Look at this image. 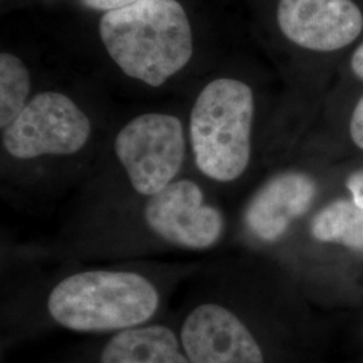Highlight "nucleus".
Listing matches in <instances>:
<instances>
[{
	"label": "nucleus",
	"instance_id": "f257e3e1",
	"mask_svg": "<svg viewBox=\"0 0 363 363\" xmlns=\"http://www.w3.org/2000/svg\"><path fill=\"white\" fill-rule=\"evenodd\" d=\"M21 277L7 281L6 312L34 316L69 331L115 334L159 319L205 261L38 262L22 259Z\"/></svg>",
	"mask_w": 363,
	"mask_h": 363
},
{
	"label": "nucleus",
	"instance_id": "f03ea898",
	"mask_svg": "<svg viewBox=\"0 0 363 363\" xmlns=\"http://www.w3.org/2000/svg\"><path fill=\"white\" fill-rule=\"evenodd\" d=\"M229 220L206 183L189 174L159 194L81 222H65L49 244L19 247L39 262H120L171 252H211Z\"/></svg>",
	"mask_w": 363,
	"mask_h": 363
},
{
	"label": "nucleus",
	"instance_id": "7ed1b4c3",
	"mask_svg": "<svg viewBox=\"0 0 363 363\" xmlns=\"http://www.w3.org/2000/svg\"><path fill=\"white\" fill-rule=\"evenodd\" d=\"M189 138L181 117L147 112L117 130L112 163L76 193L66 222H81L162 193L184 175Z\"/></svg>",
	"mask_w": 363,
	"mask_h": 363
},
{
	"label": "nucleus",
	"instance_id": "20e7f679",
	"mask_svg": "<svg viewBox=\"0 0 363 363\" xmlns=\"http://www.w3.org/2000/svg\"><path fill=\"white\" fill-rule=\"evenodd\" d=\"M105 50L124 74L159 88L193 55V33L177 0H140L103 15L99 25Z\"/></svg>",
	"mask_w": 363,
	"mask_h": 363
},
{
	"label": "nucleus",
	"instance_id": "39448f33",
	"mask_svg": "<svg viewBox=\"0 0 363 363\" xmlns=\"http://www.w3.org/2000/svg\"><path fill=\"white\" fill-rule=\"evenodd\" d=\"M255 113L253 91L240 79L217 78L198 93L189 116V151L196 177L213 193L247 174Z\"/></svg>",
	"mask_w": 363,
	"mask_h": 363
},
{
	"label": "nucleus",
	"instance_id": "423d86ee",
	"mask_svg": "<svg viewBox=\"0 0 363 363\" xmlns=\"http://www.w3.org/2000/svg\"><path fill=\"white\" fill-rule=\"evenodd\" d=\"M184 289L177 327L190 362L265 363L257 337L201 271Z\"/></svg>",
	"mask_w": 363,
	"mask_h": 363
},
{
	"label": "nucleus",
	"instance_id": "0eeeda50",
	"mask_svg": "<svg viewBox=\"0 0 363 363\" xmlns=\"http://www.w3.org/2000/svg\"><path fill=\"white\" fill-rule=\"evenodd\" d=\"M93 136L91 116L60 91H40L1 130V148L13 166L70 159L85 151Z\"/></svg>",
	"mask_w": 363,
	"mask_h": 363
},
{
	"label": "nucleus",
	"instance_id": "6e6552de",
	"mask_svg": "<svg viewBox=\"0 0 363 363\" xmlns=\"http://www.w3.org/2000/svg\"><path fill=\"white\" fill-rule=\"evenodd\" d=\"M318 183L308 172L286 169L264 182L241 213V230L247 241L261 247L283 242L310 210Z\"/></svg>",
	"mask_w": 363,
	"mask_h": 363
},
{
	"label": "nucleus",
	"instance_id": "1a4fd4ad",
	"mask_svg": "<svg viewBox=\"0 0 363 363\" xmlns=\"http://www.w3.org/2000/svg\"><path fill=\"white\" fill-rule=\"evenodd\" d=\"M276 16L283 35L311 52L345 49L363 30V13L354 0H279Z\"/></svg>",
	"mask_w": 363,
	"mask_h": 363
},
{
	"label": "nucleus",
	"instance_id": "9d476101",
	"mask_svg": "<svg viewBox=\"0 0 363 363\" xmlns=\"http://www.w3.org/2000/svg\"><path fill=\"white\" fill-rule=\"evenodd\" d=\"M97 359L99 363H191L178 327L159 319L112 334Z\"/></svg>",
	"mask_w": 363,
	"mask_h": 363
},
{
	"label": "nucleus",
	"instance_id": "9b49d317",
	"mask_svg": "<svg viewBox=\"0 0 363 363\" xmlns=\"http://www.w3.org/2000/svg\"><path fill=\"white\" fill-rule=\"evenodd\" d=\"M310 233L319 242L363 253V208L354 199L334 201L312 218Z\"/></svg>",
	"mask_w": 363,
	"mask_h": 363
},
{
	"label": "nucleus",
	"instance_id": "f8f14e48",
	"mask_svg": "<svg viewBox=\"0 0 363 363\" xmlns=\"http://www.w3.org/2000/svg\"><path fill=\"white\" fill-rule=\"evenodd\" d=\"M31 81L26 65L11 52L0 54V128L4 130L30 101Z\"/></svg>",
	"mask_w": 363,
	"mask_h": 363
},
{
	"label": "nucleus",
	"instance_id": "ddd939ff",
	"mask_svg": "<svg viewBox=\"0 0 363 363\" xmlns=\"http://www.w3.org/2000/svg\"><path fill=\"white\" fill-rule=\"evenodd\" d=\"M81 4L89 10L94 11H104L105 13L111 11H117L121 9H127L132 4L140 0H79Z\"/></svg>",
	"mask_w": 363,
	"mask_h": 363
},
{
	"label": "nucleus",
	"instance_id": "4468645a",
	"mask_svg": "<svg viewBox=\"0 0 363 363\" xmlns=\"http://www.w3.org/2000/svg\"><path fill=\"white\" fill-rule=\"evenodd\" d=\"M350 136L354 144L363 151V96L355 105L351 115Z\"/></svg>",
	"mask_w": 363,
	"mask_h": 363
},
{
	"label": "nucleus",
	"instance_id": "2eb2a0df",
	"mask_svg": "<svg viewBox=\"0 0 363 363\" xmlns=\"http://www.w3.org/2000/svg\"><path fill=\"white\" fill-rule=\"evenodd\" d=\"M346 186L350 191L351 198L363 208V169L350 174L346 181Z\"/></svg>",
	"mask_w": 363,
	"mask_h": 363
},
{
	"label": "nucleus",
	"instance_id": "dca6fc26",
	"mask_svg": "<svg viewBox=\"0 0 363 363\" xmlns=\"http://www.w3.org/2000/svg\"><path fill=\"white\" fill-rule=\"evenodd\" d=\"M350 64L354 76L363 81V42L352 54Z\"/></svg>",
	"mask_w": 363,
	"mask_h": 363
}]
</instances>
